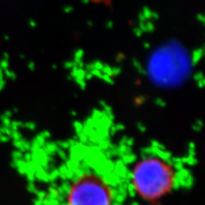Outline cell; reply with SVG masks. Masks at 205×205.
<instances>
[{
    "mask_svg": "<svg viewBox=\"0 0 205 205\" xmlns=\"http://www.w3.org/2000/svg\"><path fill=\"white\" fill-rule=\"evenodd\" d=\"M176 177V171L170 162L157 156H149L138 160L134 165L131 183L139 198L156 203L173 189Z\"/></svg>",
    "mask_w": 205,
    "mask_h": 205,
    "instance_id": "1",
    "label": "cell"
},
{
    "mask_svg": "<svg viewBox=\"0 0 205 205\" xmlns=\"http://www.w3.org/2000/svg\"><path fill=\"white\" fill-rule=\"evenodd\" d=\"M66 205H113L114 195L110 185L100 175L85 172L69 184Z\"/></svg>",
    "mask_w": 205,
    "mask_h": 205,
    "instance_id": "2",
    "label": "cell"
}]
</instances>
